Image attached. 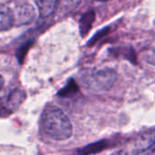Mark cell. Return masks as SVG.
<instances>
[{
	"instance_id": "cell-1",
	"label": "cell",
	"mask_w": 155,
	"mask_h": 155,
	"mask_svg": "<svg viewBox=\"0 0 155 155\" xmlns=\"http://www.w3.org/2000/svg\"><path fill=\"white\" fill-rule=\"evenodd\" d=\"M41 129L47 137L55 140H66L73 132L70 120L59 109H51L45 112L41 120Z\"/></svg>"
},
{
	"instance_id": "cell-2",
	"label": "cell",
	"mask_w": 155,
	"mask_h": 155,
	"mask_svg": "<svg viewBox=\"0 0 155 155\" xmlns=\"http://www.w3.org/2000/svg\"><path fill=\"white\" fill-rule=\"evenodd\" d=\"M117 80V72L109 68L90 69L82 74L85 87L95 91H107L112 88Z\"/></svg>"
},
{
	"instance_id": "cell-3",
	"label": "cell",
	"mask_w": 155,
	"mask_h": 155,
	"mask_svg": "<svg viewBox=\"0 0 155 155\" xmlns=\"http://www.w3.org/2000/svg\"><path fill=\"white\" fill-rule=\"evenodd\" d=\"M13 10L15 14L16 26L30 24L36 17L34 8L28 2H20L16 4Z\"/></svg>"
},
{
	"instance_id": "cell-4",
	"label": "cell",
	"mask_w": 155,
	"mask_h": 155,
	"mask_svg": "<svg viewBox=\"0 0 155 155\" xmlns=\"http://www.w3.org/2000/svg\"><path fill=\"white\" fill-rule=\"evenodd\" d=\"M13 26H16L13 8L8 5L0 4V32L9 30Z\"/></svg>"
},
{
	"instance_id": "cell-5",
	"label": "cell",
	"mask_w": 155,
	"mask_h": 155,
	"mask_svg": "<svg viewBox=\"0 0 155 155\" xmlns=\"http://www.w3.org/2000/svg\"><path fill=\"white\" fill-rule=\"evenodd\" d=\"M134 145L136 149L140 150V151L153 147L155 145V129L145 131L139 135L135 140Z\"/></svg>"
},
{
	"instance_id": "cell-6",
	"label": "cell",
	"mask_w": 155,
	"mask_h": 155,
	"mask_svg": "<svg viewBox=\"0 0 155 155\" xmlns=\"http://www.w3.org/2000/svg\"><path fill=\"white\" fill-rule=\"evenodd\" d=\"M38 7L39 16L42 18L50 17L56 11L58 1V0H35Z\"/></svg>"
},
{
	"instance_id": "cell-7",
	"label": "cell",
	"mask_w": 155,
	"mask_h": 155,
	"mask_svg": "<svg viewBox=\"0 0 155 155\" xmlns=\"http://www.w3.org/2000/svg\"><path fill=\"white\" fill-rule=\"evenodd\" d=\"M25 99H26L25 91L19 89L14 90L7 99V102H6L7 110L9 111L16 110L21 105V103L25 101Z\"/></svg>"
},
{
	"instance_id": "cell-8",
	"label": "cell",
	"mask_w": 155,
	"mask_h": 155,
	"mask_svg": "<svg viewBox=\"0 0 155 155\" xmlns=\"http://www.w3.org/2000/svg\"><path fill=\"white\" fill-rule=\"evenodd\" d=\"M109 147V142L106 140H101L99 141L86 145L85 147L78 150L80 155H91L99 153Z\"/></svg>"
},
{
	"instance_id": "cell-9",
	"label": "cell",
	"mask_w": 155,
	"mask_h": 155,
	"mask_svg": "<svg viewBox=\"0 0 155 155\" xmlns=\"http://www.w3.org/2000/svg\"><path fill=\"white\" fill-rule=\"evenodd\" d=\"M94 20H95V13L93 11L87 12L81 17L80 20V31L82 37H85L88 34V32L91 30Z\"/></svg>"
},
{
	"instance_id": "cell-10",
	"label": "cell",
	"mask_w": 155,
	"mask_h": 155,
	"mask_svg": "<svg viewBox=\"0 0 155 155\" xmlns=\"http://www.w3.org/2000/svg\"><path fill=\"white\" fill-rule=\"evenodd\" d=\"M78 91H79V87H78L77 83L73 80H69L66 86L62 88L58 92V95L59 97H64V98H68V97H73Z\"/></svg>"
},
{
	"instance_id": "cell-11",
	"label": "cell",
	"mask_w": 155,
	"mask_h": 155,
	"mask_svg": "<svg viewBox=\"0 0 155 155\" xmlns=\"http://www.w3.org/2000/svg\"><path fill=\"white\" fill-rule=\"evenodd\" d=\"M144 59L147 63L155 66V47L146 50L144 52Z\"/></svg>"
},
{
	"instance_id": "cell-12",
	"label": "cell",
	"mask_w": 155,
	"mask_h": 155,
	"mask_svg": "<svg viewBox=\"0 0 155 155\" xmlns=\"http://www.w3.org/2000/svg\"><path fill=\"white\" fill-rule=\"evenodd\" d=\"M32 44V41H27L22 47H20L17 52V57H18V59L20 63H22L23 59H24V57L26 55V52L28 51V48L30 47V45Z\"/></svg>"
},
{
	"instance_id": "cell-13",
	"label": "cell",
	"mask_w": 155,
	"mask_h": 155,
	"mask_svg": "<svg viewBox=\"0 0 155 155\" xmlns=\"http://www.w3.org/2000/svg\"><path fill=\"white\" fill-rule=\"evenodd\" d=\"M135 155H155V147H151L150 149L140 150Z\"/></svg>"
},
{
	"instance_id": "cell-14",
	"label": "cell",
	"mask_w": 155,
	"mask_h": 155,
	"mask_svg": "<svg viewBox=\"0 0 155 155\" xmlns=\"http://www.w3.org/2000/svg\"><path fill=\"white\" fill-rule=\"evenodd\" d=\"M4 83H5V81H4V79H3V77L0 75V90H1L2 88H3V86H4Z\"/></svg>"
},
{
	"instance_id": "cell-15",
	"label": "cell",
	"mask_w": 155,
	"mask_h": 155,
	"mask_svg": "<svg viewBox=\"0 0 155 155\" xmlns=\"http://www.w3.org/2000/svg\"><path fill=\"white\" fill-rule=\"evenodd\" d=\"M115 155H128V154H127L126 151H124V150H120V151H118L117 153H115Z\"/></svg>"
},
{
	"instance_id": "cell-16",
	"label": "cell",
	"mask_w": 155,
	"mask_h": 155,
	"mask_svg": "<svg viewBox=\"0 0 155 155\" xmlns=\"http://www.w3.org/2000/svg\"><path fill=\"white\" fill-rule=\"evenodd\" d=\"M97 1H101L102 2V1H106V0H97Z\"/></svg>"
}]
</instances>
